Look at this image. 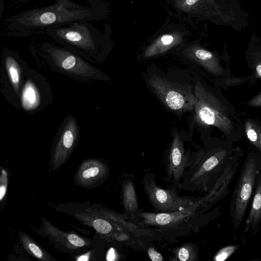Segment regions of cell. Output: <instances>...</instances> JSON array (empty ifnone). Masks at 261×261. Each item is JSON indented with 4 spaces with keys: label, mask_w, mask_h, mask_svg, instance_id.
I'll return each instance as SVG.
<instances>
[{
    "label": "cell",
    "mask_w": 261,
    "mask_h": 261,
    "mask_svg": "<svg viewBox=\"0 0 261 261\" xmlns=\"http://www.w3.org/2000/svg\"><path fill=\"white\" fill-rule=\"evenodd\" d=\"M50 5L25 10L4 21L3 33L13 37L43 34L50 28L102 17L101 0H53Z\"/></svg>",
    "instance_id": "1"
},
{
    "label": "cell",
    "mask_w": 261,
    "mask_h": 261,
    "mask_svg": "<svg viewBox=\"0 0 261 261\" xmlns=\"http://www.w3.org/2000/svg\"><path fill=\"white\" fill-rule=\"evenodd\" d=\"M218 197L216 189L191 205L172 213L140 211L134 223L150 231L155 241L174 242L176 239L197 232L210 220L211 205Z\"/></svg>",
    "instance_id": "2"
},
{
    "label": "cell",
    "mask_w": 261,
    "mask_h": 261,
    "mask_svg": "<svg viewBox=\"0 0 261 261\" xmlns=\"http://www.w3.org/2000/svg\"><path fill=\"white\" fill-rule=\"evenodd\" d=\"M43 34L91 63L100 64L105 44L101 33L89 21H79L54 27Z\"/></svg>",
    "instance_id": "3"
},
{
    "label": "cell",
    "mask_w": 261,
    "mask_h": 261,
    "mask_svg": "<svg viewBox=\"0 0 261 261\" xmlns=\"http://www.w3.org/2000/svg\"><path fill=\"white\" fill-rule=\"evenodd\" d=\"M33 49L55 70L78 80L107 81L109 77L91 62L56 42L41 40Z\"/></svg>",
    "instance_id": "4"
},
{
    "label": "cell",
    "mask_w": 261,
    "mask_h": 261,
    "mask_svg": "<svg viewBox=\"0 0 261 261\" xmlns=\"http://www.w3.org/2000/svg\"><path fill=\"white\" fill-rule=\"evenodd\" d=\"M226 154V151L222 149L211 154L203 150L193 152L178 188L192 192H210L218 185L215 179Z\"/></svg>",
    "instance_id": "5"
},
{
    "label": "cell",
    "mask_w": 261,
    "mask_h": 261,
    "mask_svg": "<svg viewBox=\"0 0 261 261\" xmlns=\"http://www.w3.org/2000/svg\"><path fill=\"white\" fill-rule=\"evenodd\" d=\"M194 109L196 120L203 125H211L225 135H231L234 128L232 117L224 105L199 81L194 88Z\"/></svg>",
    "instance_id": "6"
},
{
    "label": "cell",
    "mask_w": 261,
    "mask_h": 261,
    "mask_svg": "<svg viewBox=\"0 0 261 261\" xmlns=\"http://www.w3.org/2000/svg\"><path fill=\"white\" fill-rule=\"evenodd\" d=\"M143 190L149 202L155 213H172L185 208L199 198L180 196L178 187L170 185L167 188L159 186L155 177L151 172H147L142 179Z\"/></svg>",
    "instance_id": "7"
},
{
    "label": "cell",
    "mask_w": 261,
    "mask_h": 261,
    "mask_svg": "<svg viewBox=\"0 0 261 261\" xmlns=\"http://www.w3.org/2000/svg\"><path fill=\"white\" fill-rule=\"evenodd\" d=\"M148 84L165 107L176 113L194 109V90L188 85L177 83L158 75L151 77Z\"/></svg>",
    "instance_id": "8"
},
{
    "label": "cell",
    "mask_w": 261,
    "mask_h": 261,
    "mask_svg": "<svg viewBox=\"0 0 261 261\" xmlns=\"http://www.w3.org/2000/svg\"><path fill=\"white\" fill-rule=\"evenodd\" d=\"M259 169L254 158H248L242 168L233 194L230 212L236 228L241 224L250 200Z\"/></svg>",
    "instance_id": "9"
},
{
    "label": "cell",
    "mask_w": 261,
    "mask_h": 261,
    "mask_svg": "<svg viewBox=\"0 0 261 261\" xmlns=\"http://www.w3.org/2000/svg\"><path fill=\"white\" fill-rule=\"evenodd\" d=\"M192 155L190 150H185L179 135L175 134L165 160L163 180L167 186L173 184L178 187L184 172L191 163Z\"/></svg>",
    "instance_id": "10"
},
{
    "label": "cell",
    "mask_w": 261,
    "mask_h": 261,
    "mask_svg": "<svg viewBox=\"0 0 261 261\" xmlns=\"http://www.w3.org/2000/svg\"><path fill=\"white\" fill-rule=\"evenodd\" d=\"M79 128L75 118L69 116L63 125L53 149L50 165L53 170L61 167L68 160L76 143Z\"/></svg>",
    "instance_id": "11"
},
{
    "label": "cell",
    "mask_w": 261,
    "mask_h": 261,
    "mask_svg": "<svg viewBox=\"0 0 261 261\" xmlns=\"http://www.w3.org/2000/svg\"><path fill=\"white\" fill-rule=\"evenodd\" d=\"M42 235L61 249L74 252L85 250L91 245V240L74 232H65L57 228L45 218H42Z\"/></svg>",
    "instance_id": "12"
},
{
    "label": "cell",
    "mask_w": 261,
    "mask_h": 261,
    "mask_svg": "<svg viewBox=\"0 0 261 261\" xmlns=\"http://www.w3.org/2000/svg\"><path fill=\"white\" fill-rule=\"evenodd\" d=\"M109 173V168L105 162L97 159H88L80 165L74 181L81 187L90 188L101 183Z\"/></svg>",
    "instance_id": "13"
},
{
    "label": "cell",
    "mask_w": 261,
    "mask_h": 261,
    "mask_svg": "<svg viewBox=\"0 0 261 261\" xmlns=\"http://www.w3.org/2000/svg\"><path fill=\"white\" fill-rule=\"evenodd\" d=\"M121 199L124 209V215L134 222L136 215L141 210L139 208L138 196L133 179L126 177L121 184Z\"/></svg>",
    "instance_id": "14"
},
{
    "label": "cell",
    "mask_w": 261,
    "mask_h": 261,
    "mask_svg": "<svg viewBox=\"0 0 261 261\" xmlns=\"http://www.w3.org/2000/svg\"><path fill=\"white\" fill-rule=\"evenodd\" d=\"M3 58L8 79L14 92L18 96L23 86L22 71L16 54L8 49L3 51Z\"/></svg>",
    "instance_id": "15"
},
{
    "label": "cell",
    "mask_w": 261,
    "mask_h": 261,
    "mask_svg": "<svg viewBox=\"0 0 261 261\" xmlns=\"http://www.w3.org/2000/svg\"><path fill=\"white\" fill-rule=\"evenodd\" d=\"M187 57L200 64L211 73L219 75L223 73L222 66L211 52L202 49L194 48L188 52Z\"/></svg>",
    "instance_id": "16"
},
{
    "label": "cell",
    "mask_w": 261,
    "mask_h": 261,
    "mask_svg": "<svg viewBox=\"0 0 261 261\" xmlns=\"http://www.w3.org/2000/svg\"><path fill=\"white\" fill-rule=\"evenodd\" d=\"M254 190L253 200L248 216L246 221V231H252L261 224V172H259Z\"/></svg>",
    "instance_id": "17"
},
{
    "label": "cell",
    "mask_w": 261,
    "mask_h": 261,
    "mask_svg": "<svg viewBox=\"0 0 261 261\" xmlns=\"http://www.w3.org/2000/svg\"><path fill=\"white\" fill-rule=\"evenodd\" d=\"M20 101L22 108L28 111H33L39 106L41 101L40 92L32 80H27L23 85Z\"/></svg>",
    "instance_id": "18"
},
{
    "label": "cell",
    "mask_w": 261,
    "mask_h": 261,
    "mask_svg": "<svg viewBox=\"0 0 261 261\" xmlns=\"http://www.w3.org/2000/svg\"><path fill=\"white\" fill-rule=\"evenodd\" d=\"M19 238L24 250L34 258L42 261L55 260L49 253L40 247L30 236L19 231Z\"/></svg>",
    "instance_id": "19"
},
{
    "label": "cell",
    "mask_w": 261,
    "mask_h": 261,
    "mask_svg": "<svg viewBox=\"0 0 261 261\" xmlns=\"http://www.w3.org/2000/svg\"><path fill=\"white\" fill-rule=\"evenodd\" d=\"M198 246L192 243H185L174 248L173 258L171 260L196 261L198 257Z\"/></svg>",
    "instance_id": "20"
},
{
    "label": "cell",
    "mask_w": 261,
    "mask_h": 261,
    "mask_svg": "<svg viewBox=\"0 0 261 261\" xmlns=\"http://www.w3.org/2000/svg\"><path fill=\"white\" fill-rule=\"evenodd\" d=\"M245 130L249 141L261 153V127L252 120L246 121Z\"/></svg>",
    "instance_id": "21"
},
{
    "label": "cell",
    "mask_w": 261,
    "mask_h": 261,
    "mask_svg": "<svg viewBox=\"0 0 261 261\" xmlns=\"http://www.w3.org/2000/svg\"><path fill=\"white\" fill-rule=\"evenodd\" d=\"M237 248L236 245H229L221 249L215 256V260L223 261L226 260L237 250Z\"/></svg>",
    "instance_id": "22"
},
{
    "label": "cell",
    "mask_w": 261,
    "mask_h": 261,
    "mask_svg": "<svg viewBox=\"0 0 261 261\" xmlns=\"http://www.w3.org/2000/svg\"><path fill=\"white\" fill-rule=\"evenodd\" d=\"M8 175L7 171L4 169H1L0 175V201H2L5 198L8 187Z\"/></svg>",
    "instance_id": "23"
},
{
    "label": "cell",
    "mask_w": 261,
    "mask_h": 261,
    "mask_svg": "<svg viewBox=\"0 0 261 261\" xmlns=\"http://www.w3.org/2000/svg\"><path fill=\"white\" fill-rule=\"evenodd\" d=\"M147 254L150 259L152 261L164 260L162 255L157 251L153 247H149L148 248Z\"/></svg>",
    "instance_id": "24"
},
{
    "label": "cell",
    "mask_w": 261,
    "mask_h": 261,
    "mask_svg": "<svg viewBox=\"0 0 261 261\" xmlns=\"http://www.w3.org/2000/svg\"><path fill=\"white\" fill-rule=\"evenodd\" d=\"M247 105L252 107L261 106V93L254 97L247 103Z\"/></svg>",
    "instance_id": "25"
},
{
    "label": "cell",
    "mask_w": 261,
    "mask_h": 261,
    "mask_svg": "<svg viewBox=\"0 0 261 261\" xmlns=\"http://www.w3.org/2000/svg\"><path fill=\"white\" fill-rule=\"evenodd\" d=\"M256 75L261 77V63H259L256 67Z\"/></svg>",
    "instance_id": "26"
},
{
    "label": "cell",
    "mask_w": 261,
    "mask_h": 261,
    "mask_svg": "<svg viewBox=\"0 0 261 261\" xmlns=\"http://www.w3.org/2000/svg\"><path fill=\"white\" fill-rule=\"evenodd\" d=\"M198 0H186L188 5H193L198 2Z\"/></svg>",
    "instance_id": "27"
}]
</instances>
